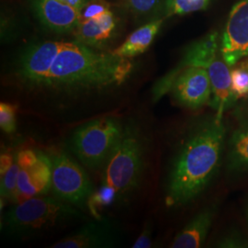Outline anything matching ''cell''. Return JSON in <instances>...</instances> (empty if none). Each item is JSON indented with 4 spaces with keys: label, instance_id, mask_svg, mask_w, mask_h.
<instances>
[{
    "label": "cell",
    "instance_id": "2e32d148",
    "mask_svg": "<svg viewBox=\"0 0 248 248\" xmlns=\"http://www.w3.org/2000/svg\"><path fill=\"white\" fill-rule=\"evenodd\" d=\"M163 24L162 18H156L140 27L129 36L124 44L117 47L111 53L120 57L133 58L144 53L154 42Z\"/></svg>",
    "mask_w": 248,
    "mask_h": 248
},
{
    "label": "cell",
    "instance_id": "277c9868",
    "mask_svg": "<svg viewBox=\"0 0 248 248\" xmlns=\"http://www.w3.org/2000/svg\"><path fill=\"white\" fill-rule=\"evenodd\" d=\"M78 207L59 198L38 196L14 204L4 214L2 230L12 236L29 237L84 219Z\"/></svg>",
    "mask_w": 248,
    "mask_h": 248
},
{
    "label": "cell",
    "instance_id": "d6986e66",
    "mask_svg": "<svg viewBox=\"0 0 248 248\" xmlns=\"http://www.w3.org/2000/svg\"><path fill=\"white\" fill-rule=\"evenodd\" d=\"M127 9L137 18H148L158 13L164 0H124Z\"/></svg>",
    "mask_w": 248,
    "mask_h": 248
},
{
    "label": "cell",
    "instance_id": "6da1fadb",
    "mask_svg": "<svg viewBox=\"0 0 248 248\" xmlns=\"http://www.w3.org/2000/svg\"><path fill=\"white\" fill-rule=\"evenodd\" d=\"M133 69L130 58L99 53L79 42H62L45 77L32 90L82 93L118 87Z\"/></svg>",
    "mask_w": 248,
    "mask_h": 248
},
{
    "label": "cell",
    "instance_id": "44dd1931",
    "mask_svg": "<svg viewBox=\"0 0 248 248\" xmlns=\"http://www.w3.org/2000/svg\"><path fill=\"white\" fill-rule=\"evenodd\" d=\"M0 127L5 133L11 134L17 129V106L8 103H0Z\"/></svg>",
    "mask_w": 248,
    "mask_h": 248
},
{
    "label": "cell",
    "instance_id": "ac0fdd59",
    "mask_svg": "<svg viewBox=\"0 0 248 248\" xmlns=\"http://www.w3.org/2000/svg\"><path fill=\"white\" fill-rule=\"evenodd\" d=\"M232 90L235 99L248 97V63L237 62L231 70Z\"/></svg>",
    "mask_w": 248,
    "mask_h": 248
},
{
    "label": "cell",
    "instance_id": "4316f807",
    "mask_svg": "<svg viewBox=\"0 0 248 248\" xmlns=\"http://www.w3.org/2000/svg\"><path fill=\"white\" fill-rule=\"evenodd\" d=\"M197 2H200V3H202V4H203L204 6L207 8V6L209 5V3H210V0H195Z\"/></svg>",
    "mask_w": 248,
    "mask_h": 248
},
{
    "label": "cell",
    "instance_id": "8992f818",
    "mask_svg": "<svg viewBox=\"0 0 248 248\" xmlns=\"http://www.w3.org/2000/svg\"><path fill=\"white\" fill-rule=\"evenodd\" d=\"M52 191L53 195L78 208L87 207L95 188L87 172L65 153L53 154Z\"/></svg>",
    "mask_w": 248,
    "mask_h": 248
},
{
    "label": "cell",
    "instance_id": "ba28073f",
    "mask_svg": "<svg viewBox=\"0 0 248 248\" xmlns=\"http://www.w3.org/2000/svg\"><path fill=\"white\" fill-rule=\"evenodd\" d=\"M218 51V34L217 32L210 33L190 45L184 54L181 62L175 69L169 72L167 76L155 84L153 89V98L158 101L166 93L169 92L177 76L188 67H203L206 68L217 56Z\"/></svg>",
    "mask_w": 248,
    "mask_h": 248
},
{
    "label": "cell",
    "instance_id": "e0dca14e",
    "mask_svg": "<svg viewBox=\"0 0 248 248\" xmlns=\"http://www.w3.org/2000/svg\"><path fill=\"white\" fill-rule=\"evenodd\" d=\"M226 163L231 173L248 172V119L242 122L231 136Z\"/></svg>",
    "mask_w": 248,
    "mask_h": 248
},
{
    "label": "cell",
    "instance_id": "7c38bea8",
    "mask_svg": "<svg viewBox=\"0 0 248 248\" xmlns=\"http://www.w3.org/2000/svg\"><path fill=\"white\" fill-rule=\"evenodd\" d=\"M111 228L105 221L98 219L89 222L77 232L54 243L52 248H105L112 244Z\"/></svg>",
    "mask_w": 248,
    "mask_h": 248
},
{
    "label": "cell",
    "instance_id": "cb8c5ba5",
    "mask_svg": "<svg viewBox=\"0 0 248 248\" xmlns=\"http://www.w3.org/2000/svg\"><path fill=\"white\" fill-rule=\"evenodd\" d=\"M152 247V237H151V228L146 225L142 230V233L139 235L137 240L133 243V248H149Z\"/></svg>",
    "mask_w": 248,
    "mask_h": 248
},
{
    "label": "cell",
    "instance_id": "9a60e30c",
    "mask_svg": "<svg viewBox=\"0 0 248 248\" xmlns=\"http://www.w3.org/2000/svg\"><path fill=\"white\" fill-rule=\"evenodd\" d=\"M115 29L114 14L108 10L99 17L79 22L74 31L78 42L92 47L104 45L113 36Z\"/></svg>",
    "mask_w": 248,
    "mask_h": 248
},
{
    "label": "cell",
    "instance_id": "ffe728a7",
    "mask_svg": "<svg viewBox=\"0 0 248 248\" xmlns=\"http://www.w3.org/2000/svg\"><path fill=\"white\" fill-rule=\"evenodd\" d=\"M18 171H19V167H18V156L16 155L14 163L11 166V168L8 170L7 173L1 176V183H0L1 202L13 201L14 194L17 188V184H18Z\"/></svg>",
    "mask_w": 248,
    "mask_h": 248
},
{
    "label": "cell",
    "instance_id": "5bb4252c",
    "mask_svg": "<svg viewBox=\"0 0 248 248\" xmlns=\"http://www.w3.org/2000/svg\"><path fill=\"white\" fill-rule=\"evenodd\" d=\"M216 214V207H207L186 224L172 242L173 248H201L205 242Z\"/></svg>",
    "mask_w": 248,
    "mask_h": 248
},
{
    "label": "cell",
    "instance_id": "5b68a950",
    "mask_svg": "<svg viewBox=\"0 0 248 248\" xmlns=\"http://www.w3.org/2000/svg\"><path fill=\"white\" fill-rule=\"evenodd\" d=\"M124 127L113 117H103L81 125L71 135L72 153L88 169H103L123 136Z\"/></svg>",
    "mask_w": 248,
    "mask_h": 248
},
{
    "label": "cell",
    "instance_id": "8fae6325",
    "mask_svg": "<svg viewBox=\"0 0 248 248\" xmlns=\"http://www.w3.org/2000/svg\"><path fill=\"white\" fill-rule=\"evenodd\" d=\"M31 5L40 21L54 32H70L79 24L80 11L61 0H31Z\"/></svg>",
    "mask_w": 248,
    "mask_h": 248
},
{
    "label": "cell",
    "instance_id": "30bf717a",
    "mask_svg": "<svg viewBox=\"0 0 248 248\" xmlns=\"http://www.w3.org/2000/svg\"><path fill=\"white\" fill-rule=\"evenodd\" d=\"M170 91L181 106L191 109L203 106L213 94L208 70L203 67L186 68L177 76Z\"/></svg>",
    "mask_w": 248,
    "mask_h": 248
},
{
    "label": "cell",
    "instance_id": "d4e9b609",
    "mask_svg": "<svg viewBox=\"0 0 248 248\" xmlns=\"http://www.w3.org/2000/svg\"><path fill=\"white\" fill-rule=\"evenodd\" d=\"M16 155H13L11 153H2L0 157V176H3L8 172L11 166L14 163Z\"/></svg>",
    "mask_w": 248,
    "mask_h": 248
},
{
    "label": "cell",
    "instance_id": "603a6c76",
    "mask_svg": "<svg viewBox=\"0 0 248 248\" xmlns=\"http://www.w3.org/2000/svg\"><path fill=\"white\" fill-rule=\"evenodd\" d=\"M217 247L225 248H248V240L238 232H232L223 236L217 243Z\"/></svg>",
    "mask_w": 248,
    "mask_h": 248
},
{
    "label": "cell",
    "instance_id": "9c48e42d",
    "mask_svg": "<svg viewBox=\"0 0 248 248\" xmlns=\"http://www.w3.org/2000/svg\"><path fill=\"white\" fill-rule=\"evenodd\" d=\"M221 53L229 66L248 56V0L240 1L232 9L222 35Z\"/></svg>",
    "mask_w": 248,
    "mask_h": 248
},
{
    "label": "cell",
    "instance_id": "7402d4cb",
    "mask_svg": "<svg viewBox=\"0 0 248 248\" xmlns=\"http://www.w3.org/2000/svg\"><path fill=\"white\" fill-rule=\"evenodd\" d=\"M110 10L106 0H90L80 12V22L97 18Z\"/></svg>",
    "mask_w": 248,
    "mask_h": 248
},
{
    "label": "cell",
    "instance_id": "7a4b0ae2",
    "mask_svg": "<svg viewBox=\"0 0 248 248\" xmlns=\"http://www.w3.org/2000/svg\"><path fill=\"white\" fill-rule=\"evenodd\" d=\"M226 129L215 115L193 129L177 152L169 172L166 204L184 206L201 195L218 172Z\"/></svg>",
    "mask_w": 248,
    "mask_h": 248
},
{
    "label": "cell",
    "instance_id": "3957f363",
    "mask_svg": "<svg viewBox=\"0 0 248 248\" xmlns=\"http://www.w3.org/2000/svg\"><path fill=\"white\" fill-rule=\"evenodd\" d=\"M146 145L135 124L124 127V133L103 167L98 188L89 198L87 207L91 215L101 219L106 208L124 201L139 185L145 166Z\"/></svg>",
    "mask_w": 248,
    "mask_h": 248
},
{
    "label": "cell",
    "instance_id": "52a82bcc",
    "mask_svg": "<svg viewBox=\"0 0 248 248\" xmlns=\"http://www.w3.org/2000/svg\"><path fill=\"white\" fill-rule=\"evenodd\" d=\"M18 184L12 202L18 203L33 197L44 196L52 188L53 162L44 152L18 151Z\"/></svg>",
    "mask_w": 248,
    "mask_h": 248
},
{
    "label": "cell",
    "instance_id": "484cf974",
    "mask_svg": "<svg viewBox=\"0 0 248 248\" xmlns=\"http://www.w3.org/2000/svg\"><path fill=\"white\" fill-rule=\"evenodd\" d=\"M61 1L81 12V10L85 8V6L90 0H61Z\"/></svg>",
    "mask_w": 248,
    "mask_h": 248
},
{
    "label": "cell",
    "instance_id": "4fadbf2b",
    "mask_svg": "<svg viewBox=\"0 0 248 248\" xmlns=\"http://www.w3.org/2000/svg\"><path fill=\"white\" fill-rule=\"evenodd\" d=\"M212 84L213 107L216 109V116L222 119L225 109L232 104L235 97L232 90V80L229 65L225 61L216 56L207 67Z\"/></svg>",
    "mask_w": 248,
    "mask_h": 248
},
{
    "label": "cell",
    "instance_id": "83f0119b",
    "mask_svg": "<svg viewBox=\"0 0 248 248\" xmlns=\"http://www.w3.org/2000/svg\"><path fill=\"white\" fill-rule=\"evenodd\" d=\"M245 61H246V62H248V57H247V59H245Z\"/></svg>",
    "mask_w": 248,
    "mask_h": 248
}]
</instances>
